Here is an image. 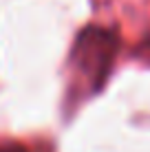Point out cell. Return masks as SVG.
Masks as SVG:
<instances>
[{
  "label": "cell",
  "mask_w": 150,
  "mask_h": 152,
  "mask_svg": "<svg viewBox=\"0 0 150 152\" xmlns=\"http://www.w3.org/2000/svg\"><path fill=\"white\" fill-rule=\"evenodd\" d=\"M77 55H82L80 62L89 71V75L106 77V71L110 66V57H113L110 35L100 29H91L82 33L80 42H77Z\"/></svg>",
  "instance_id": "1"
}]
</instances>
